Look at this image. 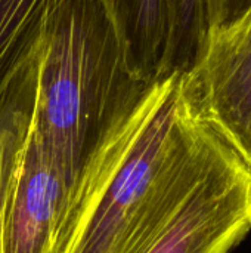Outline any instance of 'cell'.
I'll use <instances>...</instances> for the list:
<instances>
[{"label": "cell", "instance_id": "obj_3", "mask_svg": "<svg viewBox=\"0 0 251 253\" xmlns=\"http://www.w3.org/2000/svg\"><path fill=\"white\" fill-rule=\"evenodd\" d=\"M251 231V169L225 141L183 203L139 253H232Z\"/></svg>", "mask_w": 251, "mask_h": 253}, {"label": "cell", "instance_id": "obj_1", "mask_svg": "<svg viewBox=\"0 0 251 253\" xmlns=\"http://www.w3.org/2000/svg\"><path fill=\"white\" fill-rule=\"evenodd\" d=\"M152 83L135 74L123 33L104 0H53L33 130L64 175L68 194L89 153Z\"/></svg>", "mask_w": 251, "mask_h": 253}, {"label": "cell", "instance_id": "obj_5", "mask_svg": "<svg viewBox=\"0 0 251 253\" xmlns=\"http://www.w3.org/2000/svg\"><path fill=\"white\" fill-rule=\"evenodd\" d=\"M68 184L31 126L7 196L1 253H53Z\"/></svg>", "mask_w": 251, "mask_h": 253}, {"label": "cell", "instance_id": "obj_10", "mask_svg": "<svg viewBox=\"0 0 251 253\" xmlns=\"http://www.w3.org/2000/svg\"><path fill=\"white\" fill-rule=\"evenodd\" d=\"M206 4L210 34L223 30L237 21L250 7L251 0H206Z\"/></svg>", "mask_w": 251, "mask_h": 253}, {"label": "cell", "instance_id": "obj_6", "mask_svg": "<svg viewBox=\"0 0 251 253\" xmlns=\"http://www.w3.org/2000/svg\"><path fill=\"white\" fill-rule=\"evenodd\" d=\"M53 0H0V102L6 89L43 50Z\"/></svg>", "mask_w": 251, "mask_h": 253}, {"label": "cell", "instance_id": "obj_8", "mask_svg": "<svg viewBox=\"0 0 251 253\" xmlns=\"http://www.w3.org/2000/svg\"><path fill=\"white\" fill-rule=\"evenodd\" d=\"M41 56L43 52L37 62L6 89L0 102V253L6 202L33 120Z\"/></svg>", "mask_w": 251, "mask_h": 253}, {"label": "cell", "instance_id": "obj_2", "mask_svg": "<svg viewBox=\"0 0 251 253\" xmlns=\"http://www.w3.org/2000/svg\"><path fill=\"white\" fill-rule=\"evenodd\" d=\"M222 139L179 77L62 253H139L192 191Z\"/></svg>", "mask_w": 251, "mask_h": 253}, {"label": "cell", "instance_id": "obj_7", "mask_svg": "<svg viewBox=\"0 0 251 253\" xmlns=\"http://www.w3.org/2000/svg\"><path fill=\"white\" fill-rule=\"evenodd\" d=\"M120 27L130 65L146 83L160 79L167 43L164 0H104Z\"/></svg>", "mask_w": 251, "mask_h": 253}, {"label": "cell", "instance_id": "obj_4", "mask_svg": "<svg viewBox=\"0 0 251 253\" xmlns=\"http://www.w3.org/2000/svg\"><path fill=\"white\" fill-rule=\"evenodd\" d=\"M185 95L251 169V6L209 34L195 67L180 74Z\"/></svg>", "mask_w": 251, "mask_h": 253}, {"label": "cell", "instance_id": "obj_9", "mask_svg": "<svg viewBox=\"0 0 251 253\" xmlns=\"http://www.w3.org/2000/svg\"><path fill=\"white\" fill-rule=\"evenodd\" d=\"M167 43L160 79L189 73L203 55L207 36L206 0H164Z\"/></svg>", "mask_w": 251, "mask_h": 253}]
</instances>
